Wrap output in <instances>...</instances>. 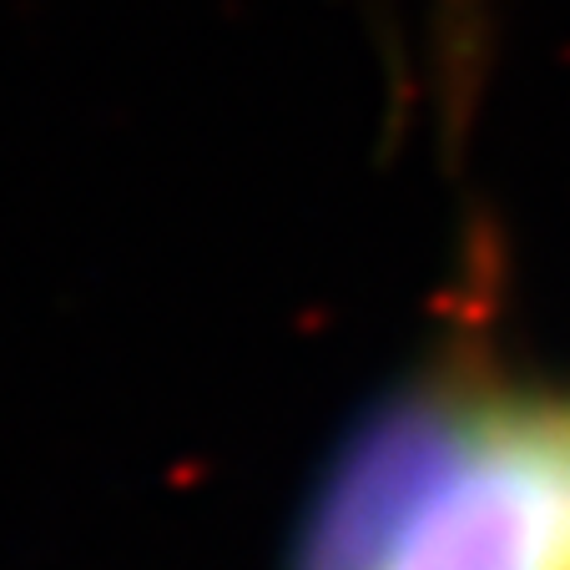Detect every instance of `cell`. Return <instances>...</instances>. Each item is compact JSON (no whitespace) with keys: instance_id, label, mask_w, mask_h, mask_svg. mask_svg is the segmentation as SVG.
<instances>
[{"instance_id":"1","label":"cell","mask_w":570,"mask_h":570,"mask_svg":"<svg viewBox=\"0 0 570 570\" xmlns=\"http://www.w3.org/2000/svg\"><path fill=\"white\" fill-rule=\"evenodd\" d=\"M293 570H570V404L414 394L344 454Z\"/></svg>"}]
</instances>
